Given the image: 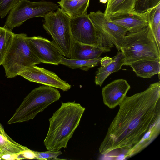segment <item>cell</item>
Masks as SVG:
<instances>
[{
    "instance_id": "29",
    "label": "cell",
    "mask_w": 160,
    "mask_h": 160,
    "mask_svg": "<svg viewBox=\"0 0 160 160\" xmlns=\"http://www.w3.org/2000/svg\"><path fill=\"white\" fill-rule=\"evenodd\" d=\"M3 155L2 154L0 153V159H1V158L2 156Z\"/></svg>"
},
{
    "instance_id": "8",
    "label": "cell",
    "mask_w": 160,
    "mask_h": 160,
    "mask_svg": "<svg viewBox=\"0 0 160 160\" xmlns=\"http://www.w3.org/2000/svg\"><path fill=\"white\" fill-rule=\"evenodd\" d=\"M59 6L53 2L45 1L32 2L22 0L11 9L3 27L12 32L16 27H19L25 21L31 18L42 17L57 10Z\"/></svg>"
},
{
    "instance_id": "13",
    "label": "cell",
    "mask_w": 160,
    "mask_h": 160,
    "mask_svg": "<svg viewBox=\"0 0 160 160\" xmlns=\"http://www.w3.org/2000/svg\"><path fill=\"white\" fill-rule=\"evenodd\" d=\"M149 10L143 13L133 12L122 13L108 18L119 25L126 28L129 32H138L149 24Z\"/></svg>"
},
{
    "instance_id": "24",
    "label": "cell",
    "mask_w": 160,
    "mask_h": 160,
    "mask_svg": "<svg viewBox=\"0 0 160 160\" xmlns=\"http://www.w3.org/2000/svg\"><path fill=\"white\" fill-rule=\"evenodd\" d=\"M22 0H0V18H4Z\"/></svg>"
},
{
    "instance_id": "23",
    "label": "cell",
    "mask_w": 160,
    "mask_h": 160,
    "mask_svg": "<svg viewBox=\"0 0 160 160\" xmlns=\"http://www.w3.org/2000/svg\"><path fill=\"white\" fill-rule=\"evenodd\" d=\"M160 2V0H136L134 10L143 13L155 7Z\"/></svg>"
},
{
    "instance_id": "14",
    "label": "cell",
    "mask_w": 160,
    "mask_h": 160,
    "mask_svg": "<svg viewBox=\"0 0 160 160\" xmlns=\"http://www.w3.org/2000/svg\"><path fill=\"white\" fill-rule=\"evenodd\" d=\"M111 51L109 48L81 44L74 42L70 59L76 60H90L97 58L104 52Z\"/></svg>"
},
{
    "instance_id": "7",
    "label": "cell",
    "mask_w": 160,
    "mask_h": 160,
    "mask_svg": "<svg viewBox=\"0 0 160 160\" xmlns=\"http://www.w3.org/2000/svg\"><path fill=\"white\" fill-rule=\"evenodd\" d=\"M88 15L95 31L97 46L110 48L115 47L120 51L128 30L109 20L100 10L90 12Z\"/></svg>"
},
{
    "instance_id": "30",
    "label": "cell",
    "mask_w": 160,
    "mask_h": 160,
    "mask_svg": "<svg viewBox=\"0 0 160 160\" xmlns=\"http://www.w3.org/2000/svg\"></svg>"
},
{
    "instance_id": "17",
    "label": "cell",
    "mask_w": 160,
    "mask_h": 160,
    "mask_svg": "<svg viewBox=\"0 0 160 160\" xmlns=\"http://www.w3.org/2000/svg\"><path fill=\"white\" fill-rule=\"evenodd\" d=\"M90 0H60L58 2L61 9L70 18L87 14Z\"/></svg>"
},
{
    "instance_id": "19",
    "label": "cell",
    "mask_w": 160,
    "mask_h": 160,
    "mask_svg": "<svg viewBox=\"0 0 160 160\" xmlns=\"http://www.w3.org/2000/svg\"><path fill=\"white\" fill-rule=\"evenodd\" d=\"M28 149L16 142L10 137L5 136L0 133V153L2 155L18 156V159L20 155Z\"/></svg>"
},
{
    "instance_id": "11",
    "label": "cell",
    "mask_w": 160,
    "mask_h": 160,
    "mask_svg": "<svg viewBox=\"0 0 160 160\" xmlns=\"http://www.w3.org/2000/svg\"><path fill=\"white\" fill-rule=\"evenodd\" d=\"M70 28L74 42L98 46L95 31L88 14L71 18Z\"/></svg>"
},
{
    "instance_id": "28",
    "label": "cell",
    "mask_w": 160,
    "mask_h": 160,
    "mask_svg": "<svg viewBox=\"0 0 160 160\" xmlns=\"http://www.w3.org/2000/svg\"><path fill=\"white\" fill-rule=\"evenodd\" d=\"M100 3L105 4L107 3L108 0H99Z\"/></svg>"
},
{
    "instance_id": "6",
    "label": "cell",
    "mask_w": 160,
    "mask_h": 160,
    "mask_svg": "<svg viewBox=\"0 0 160 160\" xmlns=\"http://www.w3.org/2000/svg\"><path fill=\"white\" fill-rule=\"evenodd\" d=\"M43 27L62 55L69 58L74 41L70 28V18L60 8L44 17Z\"/></svg>"
},
{
    "instance_id": "26",
    "label": "cell",
    "mask_w": 160,
    "mask_h": 160,
    "mask_svg": "<svg viewBox=\"0 0 160 160\" xmlns=\"http://www.w3.org/2000/svg\"><path fill=\"white\" fill-rule=\"evenodd\" d=\"M153 36L158 50L160 51V24L158 25Z\"/></svg>"
},
{
    "instance_id": "12",
    "label": "cell",
    "mask_w": 160,
    "mask_h": 160,
    "mask_svg": "<svg viewBox=\"0 0 160 160\" xmlns=\"http://www.w3.org/2000/svg\"><path fill=\"white\" fill-rule=\"evenodd\" d=\"M130 88V86L125 79L114 80L102 89L104 104L110 109L114 108L124 100Z\"/></svg>"
},
{
    "instance_id": "2",
    "label": "cell",
    "mask_w": 160,
    "mask_h": 160,
    "mask_svg": "<svg viewBox=\"0 0 160 160\" xmlns=\"http://www.w3.org/2000/svg\"><path fill=\"white\" fill-rule=\"evenodd\" d=\"M61 102L60 107L49 119V129L44 141L48 150L58 151L67 148L85 110L75 101Z\"/></svg>"
},
{
    "instance_id": "1",
    "label": "cell",
    "mask_w": 160,
    "mask_h": 160,
    "mask_svg": "<svg viewBox=\"0 0 160 160\" xmlns=\"http://www.w3.org/2000/svg\"><path fill=\"white\" fill-rule=\"evenodd\" d=\"M99 148L112 159L131 157L151 144L160 132V84L126 96Z\"/></svg>"
},
{
    "instance_id": "3",
    "label": "cell",
    "mask_w": 160,
    "mask_h": 160,
    "mask_svg": "<svg viewBox=\"0 0 160 160\" xmlns=\"http://www.w3.org/2000/svg\"><path fill=\"white\" fill-rule=\"evenodd\" d=\"M125 57L123 65L141 60L160 61L159 51L150 24L140 31L126 34L120 50Z\"/></svg>"
},
{
    "instance_id": "16",
    "label": "cell",
    "mask_w": 160,
    "mask_h": 160,
    "mask_svg": "<svg viewBox=\"0 0 160 160\" xmlns=\"http://www.w3.org/2000/svg\"><path fill=\"white\" fill-rule=\"evenodd\" d=\"M125 57L122 52L118 51L112 61L108 65L98 68L94 82L96 85L101 86L106 79L112 73L118 71L123 65Z\"/></svg>"
},
{
    "instance_id": "15",
    "label": "cell",
    "mask_w": 160,
    "mask_h": 160,
    "mask_svg": "<svg viewBox=\"0 0 160 160\" xmlns=\"http://www.w3.org/2000/svg\"><path fill=\"white\" fill-rule=\"evenodd\" d=\"M129 66L138 76L144 78H150L158 74L160 78V61L141 60L134 62Z\"/></svg>"
},
{
    "instance_id": "10",
    "label": "cell",
    "mask_w": 160,
    "mask_h": 160,
    "mask_svg": "<svg viewBox=\"0 0 160 160\" xmlns=\"http://www.w3.org/2000/svg\"><path fill=\"white\" fill-rule=\"evenodd\" d=\"M18 75L30 82L59 88L64 91H68L71 87L54 72L36 65L27 68Z\"/></svg>"
},
{
    "instance_id": "4",
    "label": "cell",
    "mask_w": 160,
    "mask_h": 160,
    "mask_svg": "<svg viewBox=\"0 0 160 160\" xmlns=\"http://www.w3.org/2000/svg\"><path fill=\"white\" fill-rule=\"evenodd\" d=\"M60 97L59 91L51 86H42L34 88L24 98L8 124L28 122L33 119L38 113L58 100Z\"/></svg>"
},
{
    "instance_id": "25",
    "label": "cell",
    "mask_w": 160,
    "mask_h": 160,
    "mask_svg": "<svg viewBox=\"0 0 160 160\" xmlns=\"http://www.w3.org/2000/svg\"><path fill=\"white\" fill-rule=\"evenodd\" d=\"M35 159L40 160L57 159L58 157L62 153L60 151H49L39 152L35 151Z\"/></svg>"
},
{
    "instance_id": "9",
    "label": "cell",
    "mask_w": 160,
    "mask_h": 160,
    "mask_svg": "<svg viewBox=\"0 0 160 160\" xmlns=\"http://www.w3.org/2000/svg\"><path fill=\"white\" fill-rule=\"evenodd\" d=\"M28 44L41 62L58 65L63 56L53 42L40 36L28 37Z\"/></svg>"
},
{
    "instance_id": "5",
    "label": "cell",
    "mask_w": 160,
    "mask_h": 160,
    "mask_svg": "<svg viewBox=\"0 0 160 160\" xmlns=\"http://www.w3.org/2000/svg\"><path fill=\"white\" fill-rule=\"evenodd\" d=\"M25 33L15 34L2 64L8 78L16 77L27 68L41 62L30 48Z\"/></svg>"
},
{
    "instance_id": "18",
    "label": "cell",
    "mask_w": 160,
    "mask_h": 160,
    "mask_svg": "<svg viewBox=\"0 0 160 160\" xmlns=\"http://www.w3.org/2000/svg\"><path fill=\"white\" fill-rule=\"evenodd\" d=\"M136 0H108L104 14L106 18L133 12Z\"/></svg>"
},
{
    "instance_id": "22",
    "label": "cell",
    "mask_w": 160,
    "mask_h": 160,
    "mask_svg": "<svg viewBox=\"0 0 160 160\" xmlns=\"http://www.w3.org/2000/svg\"><path fill=\"white\" fill-rule=\"evenodd\" d=\"M149 23L153 35L160 24V2L154 7L149 9Z\"/></svg>"
},
{
    "instance_id": "20",
    "label": "cell",
    "mask_w": 160,
    "mask_h": 160,
    "mask_svg": "<svg viewBox=\"0 0 160 160\" xmlns=\"http://www.w3.org/2000/svg\"><path fill=\"white\" fill-rule=\"evenodd\" d=\"M101 57L90 60H76L68 59L62 56L60 64L66 66L72 69L79 68L88 71L90 68L98 65Z\"/></svg>"
},
{
    "instance_id": "27",
    "label": "cell",
    "mask_w": 160,
    "mask_h": 160,
    "mask_svg": "<svg viewBox=\"0 0 160 160\" xmlns=\"http://www.w3.org/2000/svg\"><path fill=\"white\" fill-rule=\"evenodd\" d=\"M113 59L112 58H110L107 56L101 58L100 61L101 66L104 67L108 65L112 62Z\"/></svg>"
},
{
    "instance_id": "21",
    "label": "cell",
    "mask_w": 160,
    "mask_h": 160,
    "mask_svg": "<svg viewBox=\"0 0 160 160\" xmlns=\"http://www.w3.org/2000/svg\"><path fill=\"white\" fill-rule=\"evenodd\" d=\"M15 34L0 27V65L3 62L12 44Z\"/></svg>"
}]
</instances>
